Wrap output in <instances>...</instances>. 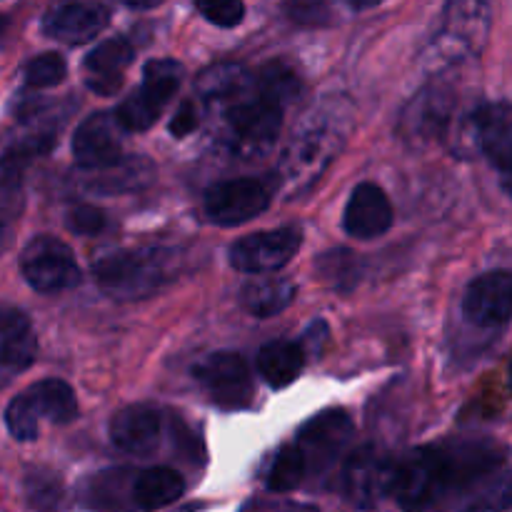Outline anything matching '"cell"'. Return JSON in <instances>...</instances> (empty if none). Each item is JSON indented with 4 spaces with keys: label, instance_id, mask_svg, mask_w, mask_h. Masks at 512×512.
I'll return each mask as SVG.
<instances>
[{
    "label": "cell",
    "instance_id": "obj_36",
    "mask_svg": "<svg viewBox=\"0 0 512 512\" xmlns=\"http://www.w3.org/2000/svg\"><path fill=\"white\" fill-rule=\"evenodd\" d=\"M65 225L70 233L75 235H98L105 230V213L95 205H75L68 215H65Z\"/></svg>",
    "mask_w": 512,
    "mask_h": 512
},
{
    "label": "cell",
    "instance_id": "obj_14",
    "mask_svg": "<svg viewBox=\"0 0 512 512\" xmlns=\"http://www.w3.org/2000/svg\"><path fill=\"white\" fill-rule=\"evenodd\" d=\"M300 230L278 228L253 233L230 248V265L240 273L265 275L285 268L300 248Z\"/></svg>",
    "mask_w": 512,
    "mask_h": 512
},
{
    "label": "cell",
    "instance_id": "obj_13",
    "mask_svg": "<svg viewBox=\"0 0 512 512\" xmlns=\"http://www.w3.org/2000/svg\"><path fill=\"white\" fill-rule=\"evenodd\" d=\"M460 153H485L490 160L512 150V103H485L468 113L458 130Z\"/></svg>",
    "mask_w": 512,
    "mask_h": 512
},
{
    "label": "cell",
    "instance_id": "obj_1",
    "mask_svg": "<svg viewBox=\"0 0 512 512\" xmlns=\"http://www.w3.org/2000/svg\"><path fill=\"white\" fill-rule=\"evenodd\" d=\"M505 458L508 450L488 438L410 450L395 468L393 498L408 512L428 510L498 473Z\"/></svg>",
    "mask_w": 512,
    "mask_h": 512
},
{
    "label": "cell",
    "instance_id": "obj_39",
    "mask_svg": "<svg viewBox=\"0 0 512 512\" xmlns=\"http://www.w3.org/2000/svg\"><path fill=\"white\" fill-rule=\"evenodd\" d=\"M198 123H200L198 108H195L190 100H185V103L178 108V113L173 115V120H170V133H173L175 138H185V135H190L195 128H198Z\"/></svg>",
    "mask_w": 512,
    "mask_h": 512
},
{
    "label": "cell",
    "instance_id": "obj_26",
    "mask_svg": "<svg viewBox=\"0 0 512 512\" xmlns=\"http://www.w3.org/2000/svg\"><path fill=\"white\" fill-rule=\"evenodd\" d=\"M295 298V285L290 280L268 278V280H250L240 290V305L245 313L255 318H273L283 313Z\"/></svg>",
    "mask_w": 512,
    "mask_h": 512
},
{
    "label": "cell",
    "instance_id": "obj_22",
    "mask_svg": "<svg viewBox=\"0 0 512 512\" xmlns=\"http://www.w3.org/2000/svg\"><path fill=\"white\" fill-rule=\"evenodd\" d=\"M305 350L290 340H270L258 350V373L270 388H288L303 373Z\"/></svg>",
    "mask_w": 512,
    "mask_h": 512
},
{
    "label": "cell",
    "instance_id": "obj_5",
    "mask_svg": "<svg viewBox=\"0 0 512 512\" xmlns=\"http://www.w3.org/2000/svg\"><path fill=\"white\" fill-rule=\"evenodd\" d=\"M180 80H183V65L178 60H150L143 68V85L133 95H128L115 110L125 133L148 130L160 118L170 98L178 93Z\"/></svg>",
    "mask_w": 512,
    "mask_h": 512
},
{
    "label": "cell",
    "instance_id": "obj_8",
    "mask_svg": "<svg viewBox=\"0 0 512 512\" xmlns=\"http://www.w3.org/2000/svg\"><path fill=\"white\" fill-rule=\"evenodd\" d=\"M353 420L345 410H323L298 430L295 445L303 453L308 473H325L333 468L353 440Z\"/></svg>",
    "mask_w": 512,
    "mask_h": 512
},
{
    "label": "cell",
    "instance_id": "obj_7",
    "mask_svg": "<svg viewBox=\"0 0 512 512\" xmlns=\"http://www.w3.org/2000/svg\"><path fill=\"white\" fill-rule=\"evenodd\" d=\"M283 108L268 103L260 95H240L225 110V123L235 140V148L243 155H263L273 148L280 133Z\"/></svg>",
    "mask_w": 512,
    "mask_h": 512
},
{
    "label": "cell",
    "instance_id": "obj_6",
    "mask_svg": "<svg viewBox=\"0 0 512 512\" xmlns=\"http://www.w3.org/2000/svg\"><path fill=\"white\" fill-rule=\"evenodd\" d=\"M20 273L38 293H63L83 280L73 250L53 235H38L20 255Z\"/></svg>",
    "mask_w": 512,
    "mask_h": 512
},
{
    "label": "cell",
    "instance_id": "obj_12",
    "mask_svg": "<svg viewBox=\"0 0 512 512\" xmlns=\"http://www.w3.org/2000/svg\"><path fill=\"white\" fill-rule=\"evenodd\" d=\"M270 190L258 178H235L210 185L205 193V213L215 225L235 228L265 213Z\"/></svg>",
    "mask_w": 512,
    "mask_h": 512
},
{
    "label": "cell",
    "instance_id": "obj_17",
    "mask_svg": "<svg viewBox=\"0 0 512 512\" xmlns=\"http://www.w3.org/2000/svg\"><path fill=\"white\" fill-rule=\"evenodd\" d=\"M393 205L380 185L360 183L350 193L343 213V228L355 240H375L393 228Z\"/></svg>",
    "mask_w": 512,
    "mask_h": 512
},
{
    "label": "cell",
    "instance_id": "obj_37",
    "mask_svg": "<svg viewBox=\"0 0 512 512\" xmlns=\"http://www.w3.org/2000/svg\"><path fill=\"white\" fill-rule=\"evenodd\" d=\"M20 175L13 170H0V215L20 213L23 205V190H20Z\"/></svg>",
    "mask_w": 512,
    "mask_h": 512
},
{
    "label": "cell",
    "instance_id": "obj_44",
    "mask_svg": "<svg viewBox=\"0 0 512 512\" xmlns=\"http://www.w3.org/2000/svg\"><path fill=\"white\" fill-rule=\"evenodd\" d=\"M508 380H510V388H512V365H510V373H508Z\"/></svg>",
    "mask_w": 512,
    "mask_h": 512
},
{
    "label": "cell",
    "instance_id": "obj_30",
    "mask_svg": "<svg viewBox=\"0 0 512 512\" xmlns=\"http://www.w3.org/2000/svg\"><path fill=\"white\" fill-rule=\"evenodd\" d=\"M300 93V78L283 63H268L258 73V95L268 103L285 108Z\"/></svg>",
    "mask_w": 512,
    "mask_h": 512
},
{
    "label": "cell",
    "instance_id": "obj_32",
    "mask_svg": "<svg viewBox=\"0 0 512 512\" xmlns=\"http://www.w3.org/2000/svg\"><path fill=\"white\" fill-rule=\"evenodd\" d=\"M68 75V63L60 53H43L25 65V83L30 88H53Z\"/></svg>",
    "mask_w": 512,
    "mask_h": 512
},
{
    "label": "cell",
    "instance_id": "obj_35",
    "mask_svg": "<svg viewBox=\"0 0 512 512\" xmlns=\"http://www.w3.org/2000/svg\"><path fill=\"white\" fill-rule=\"evenodd\" d=\"M195 8L208 23L218 25V28H235L245 15V5L238 0H220V3L213 0V3H198Z\"/></svg>",
    "mask_w": 512,
    "mask_h": 512
},
{
    "label": "cell",
    "instance_id": "obj_20",
    "mask_svg": "<svg viewBox=\"0 0 512 512\" xmlns=\"http://www.w3.org/2000/svg\"><path fill=\"white\" fill-rule=\"evenodd\" d=\"M38 353L30 318L18 308L0 305V365L15 375L30 368Z\"/></svg>",
    "mask_w": 512,
    "mask_h": 512
},
{
    "label": "cell",
    "instance_id": "obj_18",
    "mask_svg": "<svg viewBox=\"0 0 512 512\" xmlns=\"http://www.w3.org/2000/svg\"><path fill=\"white\" fill-rule=\"evenodd\" d=\"M160 430H163V420L153 405H128L110 420V440L115 448L123 450L125 455H138V458L158 448Z\"/></svg>",
    "mask_w": 512,
    "mask_h": 512
},
{
    "label": "cell",
    "instance_id": "obj_3",
    "mask_svg": "<svg viewBox=\"0 0 512 512\" xmlns=\"http://www.w3.org/2000/svg\"><path fill=\"white\" fill-rule=\"evenodd\" d=\"M175 255L163 248H133L103 255L93 263L98 288L120 303L145 300L173 278Z\"/></svg>",
    "mask_w": 512,
    "mask_h": 512
},
{
    "label": "cell",
    "instance_id": "obj_40",
    "mask_svg": "<svg viewBox=\"0 0 512 512\" xmlns=\"http://www.w3.org/2000/svg\"><path fill=\"white\" fill-rule=\"evenodd\" d=\"M240 512H318V508L290 500H250Z\"/></svg>",
    "mask_w": 512,
    "mask_h": 512
},
{
    "label": "cell",
    "instance_id": "obj_16",
    "mask_svg": "<svg viewBox=\"0 0 512 512\" xmlns=\"http://www.w3.org/2000/svg\"><path fill=\"white\" fill-rule=\"evenodd\" d=\"M123 125L115 113H93L73 135V155L83 170H103L123 160Z\"/></svg>",
    "mask_w": 512,
    "mask_h": 512
},
{
    "label": "cell",
    "instance_id": "obj_23",
    "mask_svg": "<svg viewBox=\"0 0 512 512\" xmlns=\"http://www.w3.org/2000/svg\"><path fill=\"white\" fill-rule=\"evenodd\" d=\"M23 395L38 420L48 418L55 425H68L78 418V400H75L73 388L63 380H40V383L30 385Z\"/></svg>",
    "mask_w": 512,
    "mask_h": 512
},
{
    "label": "cell",
    "instance_id": "obj_19",
    "mask_svg": "<svg viewBox=\"0 0 512 512\" xmlns=\"http://www.w3.org/2000/svg\"><path fill=\"white\" fill-rule=\"evenodd\" d=\"M110 10L98 3H65L45 13L43 33L63 43H88L108 25Z\"/></svg>",
    "mask_w": 512,
    "mask_h": 512
},
{
    "label": "cell",
    "instance_id": "obj_15",
    "mask_svg": "<svg viewBox=\"0 0 512 512\" xmlns=\"http://www.w3.org/2000/svg\"><path fill=\"white\" fill-rule=\"evenodd\" d=\"M463 315L475 328L493 330L512 318V273L493 270L468 285L463 295Z\"/></svg>",
    "mask_w": 512,
    "mask_h": 512
},
{
    "label": "cell",
    "instance_id": "obj_25",
    "mask_svg": "<svg viewBox=\"0 0 512 512\" xmlns=\"http://www.w3.org/2000/svg\"><path fill=\"white\" fill-rule=\"evenodd\" d=\"M512 508V468L498 470L458 495L448 512H505Z\"/></svg>",
    "mask_w": 512,
    "mask_h": 512
},
{
    "label": "cell",
    "instance_id": "obj_10",
    "mask_svg": "<svg viewBox=\"0 0 512 512\" xmlns=\"http://www.w3.org/2000/svg\"><path fill=\"white\" fill-rule=\"evenodd\" d=\"M450 123H453V93L445 85L433 83L405 105L398 130L405 143L425 148L443 138Z\"/></svg>",
    "mask_w": 512,
    "mask_h": 512
},
{
    "label": "cell",
    "instance_id": "obj_4",
    "mask_svg": "<svg viewBox=\"0 0 512 512\" xmlns=\"http://www.w3.org/2000/svg\"><path fill=\"white\" fill-rule=\"evenodd\" d=\"M490 5L478 0L450 3L443 13L438 35L425 50V63L433 70H445L483 50L490 35Z\"/></svg>",
    "mask_w": 512,
    "mask_h": 512
},
{
    "label": "cell",
    "instance_id": "obj_24",
    "mask_svg": "<svg viewBox=\"0 0 512 512\" xmlns=\"http://www.w3.org/2000/svg\"><path fill=\"white\" fill-rule=\"evenodd\" d=\"M185 480L170 468H148L135 475L133 503L140 510H160L183 498Z\"/></svg>",
    "mask_w": 512,
    "mask_h": 512
},
{
    "label": "cell",
    "instance_id": "obj_33",
    "mask_svg": "<svg viewBox=\"0 0 512 512\" xmlns=\"http://www.w3.org/2000/svg\"><path fill=\"white\" fill-rule=\"evenodd\" d=\"M5 425H8L10 435L20 443H33L40 433V420L33 413L30 403L25 400V395L20 393L18 398H13V403L5 410Z\"/></svg>",
    "mask_w": 512,
    "mask_h": 512
},
{
    "label": "cell",
    "instance_id": "obj_21",
    "mask_svg": "<svg viewBox=\"0 0 512 512\" xmlns=\"http://www.w3.org/2000/svg\"><path fill=\"white\" fill-rule=\"evenodd\" d=\"M133 45L123 38H110L85 55L88 88L100 95H110L123 83V70L133 63Z\"/></svg>",
    "mask_w": 512,
    "mask_h": 512
},
{
    "label": "cell",
    "instance_id": "obj_41",
    "mask_svg": "<svg viewBox=\"0 0 512 512\" xmlns=\"http://www.w3.org/2000/svg\"><path fill=\"white\" fill-rule=\"evenodd\" d=\"M495 168H498V175H500V185H503L505 193L512 198V150L503 155V158L495 160Z\"/></svg>",
    "mask_w": 512,
    "mask_h": 512
},
{
    "label": "cell",
    "instance_id": "obj_27",
    "mask_svg": "<svg viewBox=\"0 0 512 512\" xmlns=\"http://www.w3.org/2000/svg\"><path fill=\"white\" fill-rule=\"evenodd\" d=\"M248 83L250 80L243 65L215 63L195 78V90H198L205 100H230V103H233V98L245 95Z\"/></svg>",
    "mask_w": 512,
    "mask_h": 512
},
{
    "label": "cell",
    "instance_id": "obj_31",
    "mask_svg": "<svg viewBox=\"0 0 512 512\" xmlns=\"http://www.w3.org/2000/svg\"><path fill=\"white\" fill-rule=\"evenodd\" d=\"M305 475L310 473L298 445H285V448L278 450L268 470V490H273V493H290V490H295L303 483Z\"/></svg>",
    "mask_w": 512,
    "mask_h": 512
},
{
    "label": "cell",
    "instance_id": "obj_9",
    "mask_svg": "<svg viewBox=\"0 0 512 512\" xmlns=\"http://www.w3.org/2000/svg\"><path fill=\"white\" fill-rule=\"evenodd\" d=\"M193 373L200 388L208 393V398L218 408L240 410L248 408L250 400H253L255 385L243 355L220 350V353L208 355Z\"/></svg>",
    "mask_w": 512,
    "mask_h": 512
},
{
    "label": "cell",
    "instance_id": "obj_34",
    "mask_svg": "<svg viewBox=\"0 0 512 512\" xmlns=\"http://www.w3.org/2000/svg\"><path fill=\"white\" fill-rule=\"evenodd\" d=\"M25 493L33 508L53 510L60 503V480L48 470H30L25 475Z\"/></svg>",
    "mask_w": 512,
    "mask_h": 512
},
{
    "label": "cell",
    "instance_id": "obj_11",
    "mask_svg": "<svg viewBox=\"0 0 512 512\" xmlns=\"http://www.w3.org/2000/svg\"><path fill=\"white\" fill-rule=\"evenodd\" d=\"M395 468H398V460H393L373 445L355 450L343 473L345 495L350 498V503L368 510L375 508L383 498L393 495Z\"/></svg>",
    "mask_w": 512,
    "mask_h": 512
},
{
    "label": "cell",
    "instance_id": "obj_43",
    "mask_svg": "<svg viewBox=\"0 0 512 512\" xmlns=\"http://www.w3.org/2000/svg\"><path fill=\"white\" fill-rule=\"evenodd\" d=\"M5 28H8V18H5V15H0V35L5 33Z\"/></svg>",
    "mask_w": 512,
    "mask_h": 512
},
{
    "label": "cell",
    "instance_id": "obj_28",
    "mask_svg": "<svg viewBox=\"0 0 512 512\" xmlns=\"http://www.w3.org/2000/svg\"><path fill=\"white\" fill-rule=\"evenodd\" d=\"M93 180L88 188L100 190V193H123V190H135L148 183L153 168L145 163V158H123L115 165L103 170H88Z\"/></svg>",
    "mask_w": 512,
    "mask_h": 512
},
{
    "label": "cell",
    "instance_id": "obj_38",
    "mask_svg": "<svg viewBox=\"0 0 512 512\" xmlns=\"http://www.w3.org/2000/svg\"><path fill=\"white\" fill-rule=\"evenodd\" d=\"M285 13L300 25H325L330 20V8L325 3H290Z\"/></svg>",
    "mask_w": 512,
    "mask_h": 512
},
{
    "label": "cell",
    "instance_id": "obj_2",
    "mask_svg": "<svg viewBox=\"0 0 512 512\" xmlns=\"http://www.w3.org/2000/svg\"><path fill=\"white\" fill-rule=\"evenodd\" d=\"M348 125L350 108L343 100L335 98L323 108H315L313 113L305 115L280 165L288 195H300L328 170V165L343 148Z\"/></svg>",
    "mask_w": 512,
    "mask_h": 512
},
{
    "label": "cell",
    "instance_id": "obj_42",
    "mask_svg": "<svg viewBox=\"0 0 512 512\" xmlns=\"http://www.w3.org/2000/svg\"><path fill=\"white\" fill-rule=\"evenodd\" d=\"M5 245H8V228H5V225L0 223V250H3Z\"/></svg>",
    "mask_w": 512,
    "mask_h": 512
},
{
    "label": "cell",
    "instance_id": "obj_29",
    "mask_svg": "<svg viewBox=\"0 0 512 512\" xmlns=\"http://www.w3.org/2000/svg\"><path fill=\"white\" fill-rule=\"evenodd\" d=\"M315 270L325 285H330L338 293H350L363 275V258L348 248H333L320 255Z\"/></svg>",
    "mask_w": 512,
    "mask_h": 512
}]
</instances>
